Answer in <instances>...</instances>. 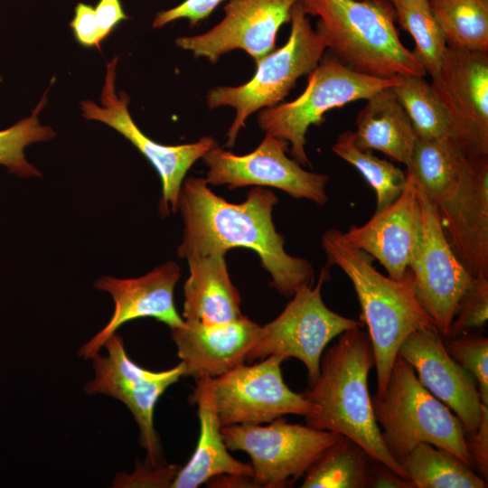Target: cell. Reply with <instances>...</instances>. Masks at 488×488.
Instances as JSON below:
<instances>
[{
  "label": "cell",
  "instance_id": "obj_1",
  "mask_svg": "<svg viewBox=\"0 0 488 488\" xmlns=\"http://www.w3.org/2000/svg\"><path fill=\"white\" fill-rule=\"evenodd\" d=\"M277 202L273 192L254 186L244 202L231 203L212 192L205 178L184 179L177 205L183 221L178 257L225 255L233 248L252 249L271 277L270 286L292 297L314 282V271L308 260L285 250V238L272 220Z\"/></svg>",
  "mask_w": 488,
  "mask_h": 488
},
{
  "label": "cell",
  "instance_id": "obj_2",
  "mask_svg": "<svg viewBox=\"0 0 488 488\" xmlns=\"http://www.w3.org/2000/svg\"><path fill=\"white\" fill-rule=\"evenodd\" d=\"M337 337L322 355L317 380L301 393L319 408L315 414L305 418V423L346 436L370 457L407 478L401 465L388 450L373 413L368 376L375 360L369 333L358 327Z\"/></svg>",
  "mask_w": 488,
  "mask_h": 488
},
{
  "label": "cell",
  "instance_id": "obj_3",
  "mask_svg": "<svg viewBox=\"0 0 488 488\" xmlns=\"http://www.w3.org/2000/svg\"><path fill=\"white\" fill-rule=\"evenodd\" d=\"M321 244L328 265L340 267L353 285L361 308V322L369 329L375 360L377 392L382 397L404 340L413 332L436 326L419 304L412 274L401 279L383 276L372 265L371 258L343 243L336 229L326 230Z\"/></svg>",
  "mask_w": 488,
  "mask_h": 488
},
{
  "label": "cell",
  "instance_id": "obj_4",
  "mask_svg": "<svg viewBox=\"0 0 488 488\" xmlns=\"http://www.w3.org/2000/svg\"><path fill=\"white\" fill-rule=\"evenodd\" d=\"M318 16L316 33L332 54L360 73L377 77H424L422 65L400 42L389 0H299Z\"/></svg>",
  "mask_w": 488,
  "mask_h": 488
},
{
  "label": "cell",
  "instance_id": "obj_5",
  "mask_svg": "<svg viewBox=\"0 0 488 488\" xmlns=\"http://www.w3.org/2000/svg\"><path fill=\"white\" fill-rule=\"evenodd\" d=\"M383 441L399 463L418 444L443 448L474 469L460 419L419 381L414 369L398 354L386 392L371 397Z\"/></svg>",
  "mask_w": 488,
  "mask_h": 488
},
{
  "label": "cell",
  "instance_id": "obj_6",
  "mask_svg": "<svg viewBox=\"0 0 488 488\" xmlns=\"http://www.w3.org/2000/svg\"><path fill=\"white\" fill-rule=\"evenodd\" d=\"M291 31L287 42L257 62L254 76L237 87H216L207 94L210 108L232 107L236 115L227 133L226 146L233 147L249 116L277 105L295 87L298 78L309 74L326 49L299 1L291 10Z\"/></svg>",
  "mask_w": 488,
  "mask_h": 488
},
{
  "label": "cell",
  "instance_id": "obj_7",
  "mask_svg": "<svg viewBox=\"0 0 488 488\" xmlns=\"http://www.w3.org/2000/svg\"><path fill=\"white\" fill-rule=\"evenodd\" d=\"M399 79L360 73L332 53L327 54L308 74L304 92L293 101L262 109L258 114V124L266 134L287 141L296 163L311 166L305 148L308 127L320 125L329 110L355 100L368 99L381 89L396 85Z\"/></svg>",
  "mask_w": 488,
  "mask_h": 488
},
{
  "label": "cell",
  "instance_id": "obj_8",
  "mask_svg": "<svg viewBox=\"0 0 488 488\" xmlns=\"http://www.w3.org/2000/svg\"><path fill=\"white\" fill-rule=\"evenodd\" d=\"M328 278L329 272L324 267L314 287L313 283L303 286L277 317L260 325L247 361L270 355H280L286 360L296 358L305 364L310 385L315 382L328 343L343 332L363 325L361 321L343 316L325 305L321 290Z\"/></svg>",
  "mask_w": 488,
  "mask_h": 488
},
{
  "label": "cell",
  "instance_id": "obj_9",
  "mask_svg": "<svg viewBox=\"0 0 488 488\" xmlns=\"http://www.w3.org/2000/svg\"><path fill=\"white\" fill-rule=\"evenodd\" d=\"M230 450L247 453L258 487H287L305 475L319 456L343 436L309 426L287 423L283 417L267 426L221 427Z\"/></svg>",
  "mask_w": 488,
  "mask_h": 488
},
{
  "label": "cell",
  "instance_id": "obj_10",
  "mask_svg": "<svg viewBox=\"0 0 488 488\" xmlns=\"http://www.w3.org/2000/svg\"><path fill=\"white\" fill-rule=\"evenodd\" d=\"M108 355L93 358L95 377L84 386L89 395L105 394L123 402L139 428V443L146 451L145 464L162 465V446L154 426V411L159 398L184 376L181 361L175 367L153 371L138 366L127 355L123 339L115 333L104 343Z\"/></svg>",
  "mask_w": 488,
  "mask_h": 488
},
{
  "label": "cell",
  "instance_id": "obj_11",
  "mask_svg": "<svg viewBox=\"0 0 488 488\" xmlns=\"http://www.w3.org/2000/svg\"><path fill=\"white\" fill-rule=\"evenodd\" d=\"M286 359L270 355L254 365L240 364L211 378L215 408L221 427L260 425L285 415L308 417L319 408L301 393L290 389L283 380L281 363Z\"/></svg>",
  "mask_w": 488,
  "mask_h": 488
},
{
  "label": "cell",
  "instance_id": "obj_12",
  "mask_svg": "<svg viewBox=\"0 0 488 488\" xmlns=\"http://www.w3.org/2000/svg\"><path fill=\"white\" fill-rule=\"evenodd\" d=\"M289 143L266 134L259 145L247 155H235L217 144L202 157L209 185L273 187L293 198L305 199L323 206L328 201L329 176L308 172L286 155Z\"/></svg>",
  "mask_w": 488,
  "mask_h": 488
},
{
  "label": "cell",
  "instance_id": "obj_13",
  "mask_svg": "<svg viewBox=\"0 0 488 488\" xmlns=\"http://www.w3.org/2000/svg\"><path fill=\"white\" fill-rule=\"evenodd\" d=\"M118 56L108 64L100 104L91 100L80 103L82 116L112 127L127 138L150 162L162 183L159 211L162 216L177 211L178 199L184 177L192 164L218 144L211 136H202L196 142L178 145L159 144L136 125L128 111L129 97L124 91L116 92V68Z\"/></svg>",
  "mask_w": 488,
  "mask_h": 488
},
{
  "label": "cell",
  "instance_id": "obj_14",
  "mask_svg": "<svg viewBox=\"0 0 488 488\" xmlns=\"http://www.w3.org/2000/svg\"><path fill=\"white\" fill-rule=\"evenodd\" d=\"M416 186L419 234L409 270L419 304L439 333L446 337L457 305L473 277L451 249L436 205Z\"/></svg>",
  "mask_w": 488,
  "mask_h": 488
},
{
  "label": "cell",
  "instance_id": "obj_15",
  "mask_svg": "<svg viewBox=\"0 0 488 488\" xmlns=\"http://www.w3.org/2000/svg\"><path fill=\"white\" fill-rule=\"evenodd\" d=\"M431 86L449 117L451 138L470 159L488 156L487 52L447 47Z\"/></svg>",
  "mask_w": 488,
  "mask_h": 488
},
{
  "label": "cell",
  "instance_id": "obj_16",
  "mask_svg": "<svg viewBox=\"0 0 488 488\" xmlns=\"http://www.w3.org/2000/svg\"><path fill=\"white\" fill-rule=\"evenodd\" d=\"M299 0H230L223 19L208 32L176 39L178 47L215 63L235 49H241L256 63L276 46L279 28L291 21V10Z\"/></svg>",
  "mask_w": 488,
  "mask_h": 488
},
{
  "label": "cell",
  "instance_id": "obj_17",
  "mask_svg": "<svg viewBox=\"0 0 488 488\" xmlns=\"http://www.w3.org/2000/svg\"><path fill=\"white\" fill-rule=\"evenodd\" d=\"M181 277V268L173 260L133 278H117L104 275L94 286L108 292L115 309L108 324L79 351L84 359H92L106 341L127 322L139 318H154L171 329L184 324L174 300V287Z\"/></svg>",
  "mask_w": 488,
  "mask_h": 488
},
{
  "label": "cell",
  "instance_id": "obj_18",
  "mask_svg": "<svg viewBox=\"0 0 488 488\" xmlns=\"http://www.w3.org/2000/svg\"><path fill=\"white\" fill-rule=\"evenodd\" d=\"M398 354L417 371L422 385L455 413L467 431L478 427L483 404L477 382L447 352L436 326L411 333Z\"/></svg>",
  "mask_w": 488,
  "mask_h": 488
},
{
  "label": "cell",
  "instance_id": "obj_19",
  "mask_svg": "<svg viewBox=\"0 0 488 488\" xmlns=\"http://www.w3.org/2000/svg\"><path fill=\"white\" fill-rule=\"evenodd\" d=\"M436 207L455 256L473 277H488V156L471 159L457 187Z\"/></svg>",
  "mask_w": 488,
  "mask_h": 488
},
{
  "label": "cell",
  "instance_id": "obj_20",
  "mask_svg": "<svg viewBox=\"0 0 488 488\" xmlns=\"http://www.w3.org/2000/svg\"><path fill=\"white\" fill-rule=\"evenodd\" d=\"M406 174L405 188L393 202L361 226L352 225L346 231L336 229L343 243L375 258L394 279L403 278L408 271L419 234L417 186Z\"/></svg>",
  "mask_w": 488,
  "mask_h": 488
},
{
  "label": "cell",
  "instance_id": "obj_21",
  "mask_svg": "<svg viewBox=\"0 0 488 488\" xmlns=\"http://www.w3.org/2000/svg\"><path fill=\"white\" fill-rule=\"evenodd\" d=\"M260 325L247 316L220 324H185L171 329L184 376L216 378L243 364Z\"/></svg>",
  "mask_w": 488,
  "mask_h": 488
},
{
  "label": "cell",
  "instance_id": "obj_22",
  "mask_svg": "<svg viewBox=\"0 0 488 488\" xmlns=\"http://www.w3.org/2000/svg\"><path fill=\"white\" fill-rule=\"evenodd\" d=\"M190 400L198 407L200 436L192 455L179 469L171 487L196 488L221 474L252 477L251 465L235 459L228 451L215 408L211 378L196 380Z\"/></svg>",
  "mask_w": 488,
  "mask_h": 488
},
{
  "label": "cell",
  "instance_id": "obj_23",
  "mask_svg": "<svg viewBox=\"0 0 488 488\" xmlns=\"http://www.w3.org/2000/svg\"><path fill=\"white\" fill-rule=\"evenodd\" d=\"M190 275L183 286L185 324H220L243 316L240 295L233 285L223 254L186 259Z\"/></svg>",
  "mask_w": 488,
  "mask_h": 488
},
{
  "label": "cell",
  "instance_id": "obj_24",
  "mask_svg": "<svg viewBox=\"0 0 488 488\" xmlns=\"http://www.w3.org/2000/svg\"><path fill=\"white\" fill-rule=\"evenodd\" d=\"M356 126L353 135L358 147L381 152L408 165L417 135L391 87L367 99L358 114Z\"/></svg>",
  "mask_w": 488,
  "mask_h": 488
},
{
  "label": "cell",
  "instance_id": "obj_25",
  "mask_svg": "<svg viewBox=\"0 0 488 488\" xmlns=\"http://www.w3.org/2000/svg\"><path fill=\"white\" fill-rule=\"evenodd\" d=\"M470 160L452 138L417 137L406 172L436 205L457 187Z\"/></svg>",
  "mask_w": 488,
  "mask_h": 488
},
{
  "label": "cell",
  "instance_id": "obj_26",
  "mask_svg": "<svg viewBox=\"0 0 488 488\" xmlns=\"http://www.w3.org/2000/svg\"><path fill=\"white\" fill-rule=\"evenodd\" d=\"M399 464L414 488H485L486 482L450 452L418 444Z\"/></svg>",
  "mask_w": 488,
  "mask_h": 488
},
{
  "label": "cell",
  "instance_id": "obj_27",
  "mask_svg": "<svg viewBox=\"0 0 488 488\" xmlns=\"http://www.w3.org/2000/svg\"><path fill=\"white\" fill-rule=\"evenodd\" d=\"M447 47L487 52L488 0H428Z\"/></svg>",
  "mask_w": 488,
  "mask_h": 488
},
{
  "label": "cell",
  "instance_id": "obj_28",
  "mask_svg": "<svg viewBox=\"0 0 488 488\" xmlns=\"http://www.w3.org/2000/svg\"><path fill=\"white\" fill-rule=\"evenodd\" d=\"M369 455L343 436L330 446L304 475L302 488H364Z\"/></svg>",
  "mask_w": 488,
  "mask_h": 488
},
{
  "label": "cell",
  "instance_id": "obj_29",
  "mask_svg": "<svg viewBox=\"0 0 488 488\" xmlns=\"http://www.w3.org/2000/svg\"><path fill=\"white\" fill-rule=\"evenodd\" d=\"M396 21L415 41L412 52L426 73L435 78L443 63L447 44L428 0H389Z\"/></svg>",
  "mask_w": 488,
  "mask_h": 488
},
{
  "label": "cell",
  "instance_id": "obj_30",
  "mask_svg": "<svg viewBox=\"0 0 488 488\" xmlns=\"http://www.w3.org/2000/svg\"><path fill=\"white\" fill-rule=\"evenodd\" d=\"M391 89L408 116L417 137L451 138V125L446 111L424 77H399Z\"/></svg>",
  "mask_w": 488,
  "mask_h": 488
},
{
  "label": "cell",
  "instance_id": "obj_31",
  "mask_svg": "<svg viewBox=\"0 0 488 488\" xmlns=\"http://www.w3.org/2000/svg\"><path fill=\"white\" fill-rule=\"evenodd\" d=\"M333 152L352 164L363 176L376 194L379 211L393 202L403 192L406 172L392 163L380 159L370 151L358 147L352 131L340 134L332 147Z\"/></svg>",
  "mask_w": 488,
  "mask_h": 488
},
{
  "label": "cell",
  "instance_id": "obj_32",
  "mask_svg": "<svg viewBox=\"0 0 488 488\" xmlns=\"http://www.w3.org/2000/svg\"><path fill=\"white\" fill-rule=\"evenodd\" d=\"M47 92H44L30 117L0 130V164L20 177L42 175L40 171L27 161L24 149L31 144L52 140L56 135L52 127L42 126L38 117L47 102Z\"/></svg>",
  "mask_w": 488,
  "mask_h": 488
},
{
  "label": "cell",
  "instance_id": "obj_33",
  "mask_svg": "<svg viewBox=\"0 0 488 488\" xmlns=\"http://www.w3.org/2000/svg\"><path fill=\"white\" fill-rule=\"evenodd\" d=\"M450 356L467 370L478 383L481 400L488 406V339L469 333L444 341Z\"/></svg>",
  "mask_w": 488,
  "mask_h": 488
},
{
  "label": "cell",
  "instance_id": "obj_34",
  "mask_svg": "<svg viewBox=\"0 0 488 488\" xmlns=\"http://www.w3.org/2000/svg\"><path fill=\"white\" fill-rule=\"evenodd\" d=\"M488 320V277H473L461 297L446 337L453 338L478 329Z\"/></svg>",
  "mask_w": 488,
  "mask_h": 488
},
{
  "label": "cell",
  "instance_id": "obj_35",
  "mask_svg": "<svg viewBox=\"0 0 488 488\" xmlns=\"http://www.w3.org/2000/svg\"><path fill=\"white\" fill-rule=\"evenodd\" d=\"M181 466L162 465L151 467L145 464H136V470L122 477H117L118 487H171Z\"/></svg>",
  "mask_w": 488,
  "mask_h": 488
},
{
  "label": "cell",
  "instance_id": "obj_36",
  "mask_svg": "<svg viewBox=\"0 0 488 488\" xmlns=\"http://www.w3.org/2000/svg\"><path fill=\"white\" fill-rule=\"evenodd\" d=\"M225 0H184L177 6L157 14L154 28H160L177 19H188L190 25L195 26L208 17L213 10Z\"/></svg>",
  "mask_w": 488,
  "mask_h": 488
},
{
  "label": "cell",
  "instance_id": "obj_37",
  "mask_svg": "<svg viewBox=\"0 0 488 488\" xmlns=\"http://www.w3.org/2000/svg\"><path fill=\"white\" fill-rule=\"evenodd\" d=\"M77 42L84 47L99 49L103 41L99 27L95 8L88 4L79 3L70 23Z\"/></svg>",
  "mask_w": 488,
  "mask_h": 488
},
{
  "label": "cell",
  "instance_id": "obj_38",
  "mask_svg": "<svg viewBox=\"0 0 488 488\" xmlns=\"http://www.w3.org/2000/svg\"><path fill=\"white\" fill-rule=\"evenodd\" d=\"M465 443L475 468L488 477V406L483 405L482 419L474 431H465Z\"/></svg>",
  "mask_w": 488,
  "mask_h": 488
},
{
  "label": "cell",
  "instance_id": "obj_39",
  "mask_svg": "<svg viewBox=\"0 0 488 488\" xmlns=\"http://www.w3.org/2000/svg\"><path fill=\"white\" fill-rule=\"evenodd\" d=\"M366 487L414 488L405 477L398 474L385 464L369 456Z\"/></svg>",
  "mask_w": 488,
  "mask_h": 488
},
{
  "label": "cell",
  "instance_id": "obj_40",
  "mask_svg": "<svg viewBox=\"0 0 488 488\" xmlns=\"http://www.w3.org/2000/svg\"><path fill=\"white\" fill-rule=\"evenodd\" d=\"M95 13L103 40L118 23L127 19L120 0H99L95 7Z\"/></svg>",
  "mask_w": 488,
  "mask_h": 488
},
{
  "label": "cell",
  "instance_id": "obj_41",
  "mask_svg": "<svg viewBox=\"0 0 488 488\" xmlns=\"http://www.w3.org/2000/svg\"><path fill=\"white\" fill-rule=\"evenodd\" d=\"M364 1V0H363Z\"/></svg>",
  "mask_w": 488,
  "mask_h": 488
}]
</instances>
